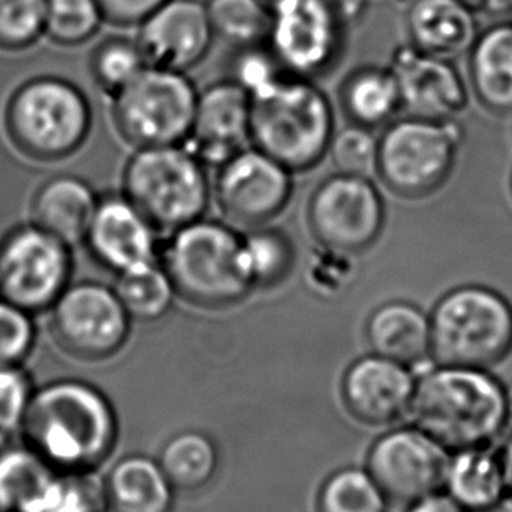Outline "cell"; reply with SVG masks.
<instances>
[{
    "instance_id": "cell-1",
    "label": "cell",
    "mask_w": 512,
    "mask_h": 512,
    "mask_svg": "<svg viewBox=\"0 0 512 512\" xmlns=\"http://www.w3.org/2000/svg\"><path fill=\"white\" fill-rule=\"evenodd\" d=\"M20 432L23 442L58 472H95L113 455L120 423L111 400L83 379L39 386Z\"/></svg>"
},
{
    "instance_id": "cell-2",
    "label": "cell",
    "mask_w": 512,
    "mask_h": 512,
    "mask_svg": "<svg viewBox=\"0 0 512 512\" xmlns=\"http://www.w3.org/2000/svg\"><path fill=\"white\" fill-rule=\"evenodd\" d=\"M409 416L449 453L491 446L507 432V388L490 370L434 362L418 374Z\"/></svg>"
},
{
    "instance_id": "cell-3",
    "label": "cell",
    "mask_w": 512,
    "mask_h": 512,
    "mask_svg": "<svg viewBox=\"0 0 512 512\" xmlns=\"http://www.w3.org/2000/svg\"><path fill=\"white\" fill-rule=\"evenodd\" d=\"M251 146L292 172L311 171L335 134L332 104L311 78L283 72L251 93Z\"/></svg>"
},
{
    "instance_id": "cell-4",
    "label": "cell",
    "mask_w": 512,
    "mask_h": 512,
    "mask_svg": "<svg viewBox=\"0 0 512 512\" xmlns=\"http://www.w3.org/2000/svg\"><path fill=\"white\" fill-rule=\"evenodd\" d=\"M158 262L179 299L195 307L225 309L253 292L242 267L241 235L221 221L200 218L174 230Z\"/></svg>"
},
{
    "instance_id": "cell-5",
    "label": "cell",
    "mask_w": 512,
    "mask_h": 512,
    "mask_svg": "<svg viewBox=\"0 0 512 512\" xmlns=\"http://www.w3.org/2000/svg\"><path fill=\"white\" fill-rule=\"evenodd\" d=\"M9 141L34 162H62L85 146L92 132L90 102L67 79H29L11 93L4 113Z\"/></svg>"
},
{
    "instance_id": "cell-6",
    "label": "cell",
    "mask_w": 512,
    "mask_h": 512,
    "mask_svg": "<svg viewBox=\"0 0 512 512\" xmlns=\"http://www.w3.org/2000/svg\"><path fill=\"white\" fill-rule=\"evenodd\" d=\"M428 316L435 363L490 370L512 353V304L488 286H458Z\"/></svg>"
},
{
    "instance_id": "cell-7",
    "label": "cell",
    "mask_w": 512,
    "mask_h": 512,
    "mask_svg": "<svg viewBox=\"0 0 512 512\" xmlns=\"http://www.w3.org/2000/svg\"><path fill=\"white\" fill-rule=\"evenodd\" d=\"M121 181V193L167 234L204 218L213 192L206 165L181 144L137 148Z\"/></svg>"
},
{
    "instance_id": "cell-8",
    "label": "cell",
    "mask_w": 512,
    "mask_h": 512,
    "mask_svg": "<svg viewBox=\"0 0 512 512\" xmlns=\"http://www.w3.org/2000/svg\"><path fill=\"white\" fill-rule=\"evenodd\" d=\"M462 143L456 120L407 116L390 123L379 137L376 172L399 197H430L448 183Z\"/></svg>"
},
{
    "instance_id": "cell-9",
    "label": "cell",
    "mask_w": 512,
    "mask_h": 512,
    "mask_svg": "<svg viewBox=\"0 0 512 512\" xmlns=\"http://www.w3.org/2000/svg\"><path fill=\"white\" fill-rule=\"evenodd\" d=\"M113 99V121L134 148L185 144L192 132L199 92L185 72L148 65Z\"/></svg>"
},
{
    "instance_id": "cell-10",
    "label": "cell",
    "mask_w": 512,
    "mask_h": 512,
    "mask_svg": "<svg viewBox=\"0 0 512 512\" xmlns=\"http://www.w3.org/2000/svg\"><path fill=\"white\" fill-rule=\"evenodd\" d=\"M71 246L34 223L0 241V297L27 313L50 311L71 285Z\"/></svg>"
},
{
    "instance_id": "cell-11",
    "label": "cell",
    "mask_w": 512,
    "mask_h": 512,
    "mask_svg": "<svg viewBox=\"0 0 512 512\" xmlns=\"http://www.w3.org/2000/svg\"><path fill=\"white\" fill-rule=\"evenodd\" d=\"M50 311L53 339L76 360L104 362L127 344L132 318L114 288L97 281L69 285Z\"/></svg>"
},
{
    "instance_id": "cell-12",
    "label": "cell",
    "mask_w": 512,
    "mask_h": 512,
    "mask_svg": "<svg viewBox=\"0 0 512 512\" xmlns=\"http://www.w3.org/2000/svg\"><path fill=\"white\" fill-rule=\"evenodd\" d=\"M307 221L323 248L356 255L381 237L386 207L369 176L337 172L314 190Z\"/></svg>"
},
{
    "instance_id": "cell-13",
    "label": "cell",
    "mask_w": 512,
    "mask_h": 512,
    "mask_svg": "<svg viewBox=\"0 0 512 512\" xmlns=\"http://www.w3.org/2000/svg\"><path fill=\"white\" fill-rule=\"evenodd\" d=\"M449 451L420 427L393 428L372 442L365 469L390 504L409 505L442 490Z\"/></svg>"
},
{
    "instance_id": "cell-14",
    "label": "cell",
    "mask_w": 512,
    "mask_h": 512,
    "mask_svg": "<svg viewBox=\"0 0 512 512\" xmlns=\"http://www.w3.org/2000/svg\"><path fill=\"white\" fill-rule=\"evenodd\" d=\"M214 195L221 213L235 225L264 227L293 197V172L255 146L221 165Z\"/></svg>"
},
{
    "instance_id": "cell-15",
    "label": "cell",
    "mask_w": 512,
    "mask_h": 512,
    "mask_svg": "<svg viewBox=\"0 0 512 512\" xmlns=\"http://www.w3.org/2000/svg\"><path fill=\"white\" fill-rule=\"evenodd\" d=\"M344 29L321 0H281L272 8L267 48L286 72L314 78L341 55Z\"/></svg>"
},
{
    "instance_id": "cell-16",
    "label": "cell",
    "mask_w": 512,
    "mask_h": 512,
    "mask_svg": "<svg viewBox=\"0 0 512 512\" xmlns=\"http://www.w3.org/2000/svg\"><path fill=\"white\" fill-rule=\"evenodd\" d=\"M418 374L413 367L369 353L348 365L341 399L349 416L367 427H386L411 413Z\"/></svg>"
},
{
    "instance_id": "cell-17",
    "label": "cell",
    "mask_w": 512,
    "mask_h": 512,
    "mask_svg": "<svg viewBox=\"0 0 512 512\" xmlns=\"http://www.w3.org/2000/svg\"><path fill=\"white\" fill-rule=\"evenodd\" d=\"M158 234L155 225L120 193L99 200L85 244L100 267L118 276L158 262L162 248Z\"/></svg>"
},
{
    "instance_id": "cell-18",
    "label": "cell",
    "mask_w": 512,
    "mask_h": 512,
    "mask_svg": "<svg viewBox=\"0 0 512 512\" xmlns=\"http://www.w3.org/2000/svg\"><path fill=\"white\" fill-rule=\"evenodd\" d=\"M388 67L399 86L400 106L407 116L455 120L469 106V90L449 58L406 44L393 53Z\"/></svg>"
},
{
    "instance_id": "cell-19",
    "label": "cell",
    "mask_w": 512,
    "mask_h": 512,
    "mask_svg": "<svg viewBox=\"0 0 512 512\" xmlns=\"http://www.w3.org/2000/svg\"><path fill=\"white\" fill-rule=\"evenodd\" d=\"M214 32L206 2L167 0L139 25L137 43L151 67L186 72L209 55Z\"/></svg>"
},
{
    "instance_id": "cell-20",
    "label": "cell",
    "mask_w": 512,
    "mask_h": 512,
    "mask_svg": "<svg viewBox=\"0 0 512 512\" xmlns=\"http://www.w3.org/2000/svg\"><path fill=\"white\" fill-rule=\"evenodd\" d=\"M251 143V97L237 81H220L199 93L185 146L206 167H218Z\"/></svg>"
},
{
    "instance_id": "cell-21",
    "label": "cell",
    "mask_w": 512,
    "mask_h": 512,
    "mask_svg": "<svg viewBox=\"0 0 512 512\" xmlns=\"http://www.w3.org/2000/svg\"><path fill=\"white\" fill-rule=\"evenodd\" d=\"M442 490L465 511L495 512L509 500L502 453L491 446L449 453Z\"/></svg>"
},
{
    "instance_id": "cell-22",
    "label": "cell",
    "mask_w": 512,
    "mask_h": 512,
    "mask_svg": "<svg viewBox=\"0 0 512 512\" xmlns=\"http://www.w3.org/2000/svg\"><path fill=\"white\" fill-rule=\"evenodd\" d=\"M99 200L85 179L55 176L37 188L30 206V223L67 242L71 248L85 244Z\"/></svg>"
},
{
    "instance_id": "cell-23",
    "label": "cell",
    "mask_w": 512,
    "mask_h": 512,
    "mask_svg": "<svg viewBox=\"0 0 512 512\" xmlns=\"http://www.w3.org/2000/svg\"><path fill=\"white\" fill-rule=\"evenodd\" d=\"M370 353L418 367L432 360L430 316L406 300L376 307L365 325Z\"/></svg>"
},
{
    "instance_id": "cell-24",
    "label": "cell",
    "mask_w": 512,
    "mask_h": 512,
    "mask_svg": "<svg viewBox=\"0 0 512 512\" xmlns=\"http://www.w3.org/2000/svg\"><path fill=\"white\" fill-rule=\"evenodd\" d=\"M104 512H172L176 490L158 460L120 458L102 479Z\"/></svg>"
},
{
    "instance_id": "cell-25",
    "label": "cell",
    "mask_w": 512,
    "mask_h": 512,
    "mask_svg": "<svg viewBox=\"0 0 512 512\" xmlns=\"http://www.w3.org/2000/svg\"><path fill=\"white\" fill-rule=\"evenodd\" d=\"M407 34L418 50L451 58L476 41V13L462 0H414L406 15Z\"/></svg>"
},
{
    "instance_id": "cell-26",
    "label": "cell",
    "mask_w": 512,
    "mask_h": 512,
    "mask_svg": "<svg viewBox=\"0 0 512 512\" xmlns=\"http://www.w3.org/2000/svg\"><path fill=\"white\" fill-rule=\"evenodd\" d=\"M62 472L25 442L0 451V512H48Z\"/></svg>"
},
{
    "instance_id": "cell-27",
    "label": "cell",
    "mask_w": 512,
    "mask_h": 512,
    "mask_svg": "<svg viewBox=\"0 0 512 512\" xmlns=\"http://www.w3.org/2000/svg\"><path fill=\"white\" fill-rule=\"evenodd\" d=\"M470 83L488 111L512 114V22L484 30L470 48Z\"/></svg>"
},
{
    "instance_id": "cell-28",
    "label": "cell",
    "mask_w": 512,
    "mask_h": 512,
    "mask_svg": "<svg viewBox=\"0 0 512 512\" xmlns=\"http://www.w3.org/2000/svg\"><path fill=\"white\" fill-rule=\"evenodd\" d=\"M341 106L351 123L376 128L399 113L400 93L390 67H360L344 79Z\"/></svg>"
},
{
    "instance_id": "cell-29",
    "label": "cell",
    "mask_w": 512,
    "mask_h": 512,
    "mask_svg": "<svg viewBox=\"0 0 512 512\" xmlns=\"http://www.w3.org/2000/svg\"><path fill=\"white\" fill-rule=\"evenodd\" d=\"M158 463L174 490L193 493L213 481L220 467V453L209 435L186 430L165 442Z\"/></svg>"
},
{
    "instance_id": "cell-30",
    "label": "cell",
    "mask_w": 512,
    "mask_h": 512,
    "mask_svg": "<svg viewBox=\"0 0 512 512\" xmlns=\"http://www.w3.org/2000/svg\"><path fill=\"white\" fill-rule=\"evenodd\" d=\"M242 267L253 290H269L281 285L295 265V246L279 228H249L241 235Z\"/></svg>"
},
{
    "instance_id": "cell-31",
    "label": "cell",
    "mask_w": 512,
    "mask_h": 512,
    "mask_svg": "<svg viewBox=\"0 0 512 512\" xmlns=\"http://www.w3.org/2000/svg\"><path fill=\"white\" fill-rule=\"evenodd\" d=\"M207 15L214 37L237 50L267 43L272 9L262 0H207Z\"/></svg>"
},
{
    "instance_id": "cell-32",
    "label": "cell",
    "mask_w": 512,
    "mask_h": 512,
    "mask_svg": "<svg viewBox=\"0 0 512 512\" xmlns=\"http://www.w3.org/2000/svg\"><path fill=\"white\" fill-rule=\"evenodd\" d=\"M114 292L132 320L151 323L164 318L178 297L160 262L118 274Z\"/></svg>"
},
{
    "instance_id": "cell-33",
    "label": "cell",
    "mask_w": 512,
    "mask_h": 512,
    "mask_svg": "<svg viewBox=\"0 0 512 512\" xmlns=\"http://www.w3.org/2000/svg\"><path fill=\"white\" fill-rule=\"evenodd\" d=\"M390 500L365 467H342L323 481L316 512H388Z\"/></svg>"
},
{
    "instance_id": "cell-34",
    "label": "cell",
    "mask_w": 512,
    "mask_h": 512,
    "mask_svg": "<svg viewBox=\"0 0 512 512\" xmlns=\"http://www.w3.org/2000/svg\"><path fill=\"white\" fill-rule=\"evenodd\" d=\"M148 67L137 39L109 37L97 44L90 58V72L95 85L114 97Z\"/></svg>"
},
{
    "instance_id": "cell-35",
    "label": "cell",
    "mask_w": 512,
    "mask_h": 512,
    "mask_svg": "<svg viewBox=\"0 0 512 512\" xmlns=\"http://www.w3.org/2000/svg\"><path fill=\"white\" fill-rule=\"evenodd\" d=\"M104 22L97 0H46L44 36L65 48L92 41Z\"/></svg>"
},
{
    "instance_id": "cell-36",
    "label": "cell",
    "mask_w": 512,
    "mask_h": 512,
    "mask_svg": "<svg viewBox=\"0 0 512 512\" xmlns=\"http://www.w3.org/2000/svg\"><path fill=\"white\" fill-rule=\"evenodd\" d=\"M44 25L46 0H0V50H29L44 36Z\"/></svg>"
},
{
    "instance_id": "cell-37",
    "label": "cell",
    "mask_w": 512,
    "mask_h": 512,
    "mask_svg": "<svg viewBox=\"0 0 512 512\" xmlns=\"http://www.w3.org/2000/svg\"><path fill=\"white\" fill-rule=\"evenodd\" d=\"M377 148L379 137L372 134V128L351 123L335 132L328 153L337 172L370 176L376 171Z\"/></svg>"
},
{
    "instance_id": "cell-38",
    "label": "cell",
    "mask_w": 512,
    "mask_h": 512,
    "mask_svg": "<svg viewBox=\"0 0 512 512\" xmlns=\"http://www.w3.org/2000/svg\"><path fill=\"white\" fill-rule=\"evenodd\" d=\"M32 314L0 297V367L23 365L36 346Z\"/></svg>"
},
{
    "instance_id": "cell-39",
    "label": "cell",
    "mask_w": 512,
    "mask_h": 512,
    "mask_svg": "<svg viewBox=\"0 0 512 512\" xmlns=\"http://www.w3.org/2000/svg\"><path fill=\"white\" fill-rule=\"evenodd\" d=\"M34 392L36 388L22 365L0 367V435L20 432Z\"/></svg>"
},
{
    "instance_id": "cell-40",
    "label": "cell",
    "mask_w": 512,
    "mask_h": 512,
    "mask_svg": "<svg viewBox=\"0 0 512 512\" xmlns=\"http://www.w3.org/2000/svg\"><path fill=\"white\" fill-rule=\"evenodd\" d=\"M93 472H62L57 495L48 512H104L102 481Z\"/></svg>"
},
{
    "instance_id": "cell-41",
    "label": "cell",
    "mask_w": 512,
    "mask_h": 512,
    "mask_svg": "<svg viewBox=\"0 0 512 512\" xmlns=\"http://www.w3.org/2000/svg\"><path fill=\"white\" fill-rule=\"evenodd\" d=\"M104 22L114 27H139L167 0H97Z\"/></svg>"
},
{
    "instance_id": "cell-42",
    "label": "cell",
    "mask_w": 512,
    "mask_h": 512,
    "mask_svg": "<svg viewBox=\"0 0 512 512\" xmlns=\"http://www.w3.org/2000/svg\"><path fill=\"white\" fill-rule=\"evenodd\" d=\"M323 248V246H321ZM349 258L334 249L323 248V253L316 256V262L311 267V281L318 290H335L349 278Z\"/></svg>"
},
{
    "instance_id": "cell-43",
    "label": "cell",
    "mask_w": 512,
    "mask_h": 512,
    "mask_svg": "<svg viewBox=\"0 0 512 512\" xmlns=\"http://www.w3.org/2000/svg\"><path fill=\"white\" fill-rule=\"evenodd\" d=\"M406 512H469L444 490L432 491L406 505Z\"/></svg>"
},
{
    "instance_id": "cell-44",
    "label": "cell",
    "mask_w": 512,
    "mask_h": 512,
    "mask_svg": "<svg viewBox=\"0 0 512 512\" xmlns=\"http://www.w3.org/2000/svg\"><path fill=\"white\" fill-rule=\"evenodd\" d=\"M321 2L334 13L335 18L344 27L362 20V16L369 8V0H321Z\"/></svg>"
},
{
    "instance_id": "cell-45",
    "label": "cell",
    "mask_w": 512,
    "mask_h": 512,
    "mask_svg": "<svg viewBox=\"0 0 512 512\" xmlns=\"http://www.w3.org/2000/svg\"><path fill=\"white\" fill-rule=\"evenodd\" d=\"M474 13H502L511 8L512 0H462Z\"/></svg>"
},
{
    "instance_id": "cell-46",
    "label": "cell",
    "mask_w": 512,
    "mask_h": 512,
    "mask_svg": "<svg viewBox=\"0 0 512 512\" xmlns=\"http://www.w3.org/2000/svg\"><path fill=\"white\" fill-rule=\"evenodd\" d=\"M500 453H502V460H504L509 500L512 502V434H509V439L505 441L504 448L500 449Z\"/></svg>"
},
{
    "instance_id": "cell-47",
    "label": "cell",
    "mask_w": 512,
    "mask_h": 512,
    "mask_svg": "<svg viewBox=\"0 0 512 512\" xmlns=\"http://www.w3.org/2000/svg\"><path fill=\"white\" fill-rule=\"evenodd\" d=\"M505 434H512V386L507 388V432Z\"/></svg>"
},
{
    "instance_id": "cell-48",
    "label": "cell",
    "mask_w": 512,
    "mask_h": 512,
    "mask_svg": "<svg viewBox=\"0 0 512 512\" xmlns=\"http://www.w3.org/2000/svg\"><path fill=\"white\" fill-rule=\"evenodd\" d=\"M262 2H264V4H267V6H269V8H274V6H276V4H278V2H281V0H262Z\"/></svg>"
},
{
    "instance_id": "cell-49",
    "label": "cell",
    "mask_w": 512,
    "mask_h": 512,
    "mask_svg": "<svg viewBox=\"0 0 512 512\" xmlns=\"http://www.w3.org/2000/svg\"><path fill=\"white\" fill-rule=\"evenodd\" d=\"M511 186H512V179H511Z\"/></svg>"
}]
</instances>
